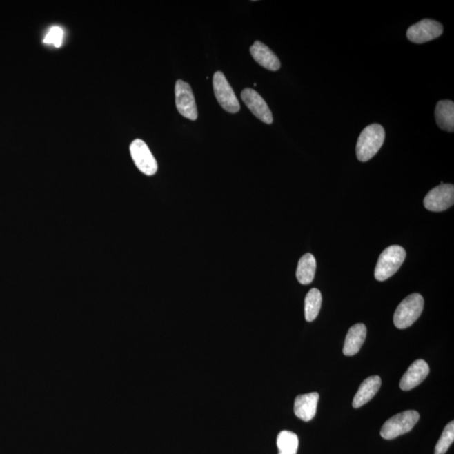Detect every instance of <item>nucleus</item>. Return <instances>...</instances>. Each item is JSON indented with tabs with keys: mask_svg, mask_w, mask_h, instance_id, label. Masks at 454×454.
Returning <instances> with one entry per match:
<instances>
[{
	"mask_svg": "<svg viewBox=\"0 0 454 454\" xmlns=\"http://www.w3.org/2000/svg\"><path fill=\"white\" fill-rule=\"evenodd\" d=\"M386 138L384 127L379 124L369 125L363 130L357 140L356 155L360 161H368L379 151Z\"/></svg>",
	"mask_w": 454,
	"mask_h": 454,
	"instance_id": "nucleus-1",
	"label": "nucleus"
},
{
	"mask_svg": "<svg viewBox=\"0 0 454 454\" xmlns=\"http://www.w3.org/2000/svg\"><path fill=\"white\" fill-rule=\"evenodd\" d=\"M406 250L401 246L393 245L384 250L376 264L375 277L377 280L384 281L393 276L406 259Z\"/></svg>",
	"mask_w": 454,
	"mask_h": 454,
	"instance_id": "nucleus-2",
	"label": "nucleus"
},
{
	"mask_svg": "<svg viewBox=\"0 0 454 454\" xmlns=\"http://www.w3.org/2000/svg\"><path fill=\"white\" fill-rule=\"evenodd\" d=\"M424 307V299L420 294L408 295L399 304L394 315V324L398 329L410 328L417 320Z\"/></svg>",
	"mask_w": 454,
	"mask_h": 454,
	"instance_id": "nucleus-3",
	"label": "nucleus"
},
{
	"mask_svg": "<svg viewBox=\"0 0 454 454\" xmlns=\"http://www.w3.org/2000/svg\"><path fill=\"white\" fill-rule=\"evenodd\" d=\"M420 415L417 411L410 410L394 415L384 423L381 428V437L386 440H395L401 435L409 433L417 424Z\"/></svg>",
	"mask_w": 454,
	"mask_h": 454,
	"instance_id": "nucleus-4",
	"label": "nucleus"
},
{
	"mask_svg": "<svg viewBox=\"0 0 454 454\" xmlns=\"http://www.w3.org/2000/svg\"><path fill=\"white\" fill-rule=\"evenodd\" d=\"M213 88L219 103L227 112L237 113L240 110V103L235 95L232 86L221 72H215L213 77Z\"/></svg>",
	"mask_w": 454,
	"mask_h": 454,
	"instance_id": "nucleus-5",
	"label": "nucleus"
},
{
	"mask_svg": "<svg viewBox=\"0 0 454 454\" xmlns=\"http://www.w3.org/2000/svg\"><path fill=\"white\" fill-rule=\"evenodd\" d=\"M426 210L440 213L449 209L454 203V186L453 184L441 183L428 192L424 198Z\"/></svg>",
	"mask_w": 454,
	"mask_h": 454,
	"instance_id": "nucleus-6",
	"label": "nucleus"
},
{
	"mask_svg": "<svg viewBox=\"0 0 454 454\" xmlns=\"http://www.w3.org/2000/svg\"><path fill=\"white\" fill-rule=\"evenodd\" d=\"M175 101L179 113L190 121L198 117L197 106L192 88L188 83L178 80L175 84Z\"/></svg>",
	"mask_w": 454,
	"mask_h": 454,
	"instance_id": "nucleus-7",
	"label": "nucleus"
},
{
	"mask_svg": "<svg viewBox=\"0 0 454 454\" xmlns=\"http://www.w3.org/2000/svg\"><path fill=\"white\" fill-rule=\"evenodd\" d=\"M444 32L440 22L424 19L407 30L406 37L413 43L422 44L437 39Z\"/></svg>",
	"mask_w": 454,
	"mask_h": 454,
	"instance_id": "nucleus-8",
	"label": "nucleus"
},
{
	"mask_svg": "<svg viewBox=\"0 0 454 454\" xmlns=\"http://www.w3.org/2000/svg\"><path fill=\"white\" fill-rule=\"evenodd\" d=\"M130 152L135 164L142 174L148 176L156 174L157 171V161L144 141L135 140L130 146Z\"/></svg>",
	"mask_w": 454,
	"mask_h": 454,
	"instance_id": "nucleus-9",
	"label": "nucleus"
},
{
	"mask_svg": "<svg viewBox=\"0 0 454 454\" xmlns=\"http://www.w3.org/2000/svg\"><path fill=\"white\" fill-rule=\"evenodd\" d=\"M241 97L242 101L257 119L266 124H272L274 119H273L271 110L267 103L257 91L252 88H245L241 92Z\"/></svg>",
	"mask_w": 454,
	"mask_h": 454,
	"instance_id": "nucleus-10",
	"label": "nucleus"
},
{
	"mask_svg": "<svg viewBox=\"0 0 454 454\" xmlns=\"http://www.w3.org/2000/svg\"><path fill=\"white\" fill-rule=\"evenodd\" d=\"M429 366L422 359L415 361L402 376L399 387L402 391H411L420 384L429 374Z\"/></svg>",
	"mask_w": 454,
	"mask_h": 454,
	"instance_id": "nucleus-11",
	"label": "nucleus"
},
{
	"mask_svg": "<svg viewBox=\"0 0 454 454\" xmlns=\"http://www.w3.org/2000/svg\"><path fill=\"white\" fill-rule=\"evenodd\" d=\"M319 394L313 393L298 395L295 398L294 411L296 417L304 422H310L317 413Z\"/></svg>",
	"mask_w": 454,
	"mask_h": 454,
	"instance_id": "nucleus-12",
	"label": "nucleus"
},
{
	"mask_svg": "<svg viewBox=\"0 0 454 454\" xmlns=\"http://www.w3.org/2000/svg\"><path fill=\"white\" fill-rule=\"evenodd\" d=\"M253 59L268 70L278 71L281 64L278 57L272 50L261 41H255L250 48Z\"/></svg>",
	"mask_w": 454,
	"mask_h": 454,
	"instance_id": "nucleus-13",
	"label": "nucleus"
},
{
	"mask_svg": "<svg viewBox=\"0 0 454 454\" xmlns=\"http://www.w3.org/2000/svg\"><path fill=\"white\" fill-rule=\"evenodd\" d=\"M367 328L363 323H357L350 328L346 336L344 347L345 356H353L359 352L366 338Z\"/></svg>",
	"mask_w": 454,
	"mask_h": 454,
	"instance_id": "nucleus-14",
	"label": "nucleus"
},
{
	"mask_svg": "<svg viewBox=\"0 0 454 454\" xmlns=\"http://www.w3.org/2000/svg\"><path fill=\"white\" fill-rule=\"evenodd\" d=\"M381 386V379L379 376H371L365 379L357 391V394L354 396L353 406L354 408H360L371 401L375 395L378 393Z\"/></svg>",
	"mask_w": 454,
	"mask_h": 454,
	"instance_id": "nucleus-15",
	"label": "nucleus"
},
{
	"mask_svg": "<svg viewBox=\"0 0 454 454\" xmlns=\"http://www.w3.org/2000/svg\"><path fill=\"white\" fill-rule=\"evenodd\" d=\"M435 117L438 126L442 130L453 132L454 130V103L451 101H441L435 110Z\"/></svg>",
	"mask_w": 454,
	"mask_h": 454,
	"instance_id": "nucleus-16",
	"label": "nucleus"
},
{
	"mask_svg": "<svg viewBox=\"0 0 454 454\" xmlns=\"http://www.w3.org/2000/svg\"><path fill=\"white\" fill-rule=\"evenodd\" d=\"M317 269V261L311 253H306L298 263L296 277L299 283L306 286L313 282Z\"/></svg>",
	"mask_w": 454,
	"mask_h": 454,
	"instance_id": "nucleus-17",
	"label": "nucleus"
},
{
	"mask_svg": "<svg viewBox=\"0 0 454 454\" xmlns=\"http://www.w3.org/2000/svg\"><path fill=\"white\" fill-rule=\"evenodd\" d=\"M322 297L320 290L311 288L308 292L305 299V317L307 322H311L317 317L320 313Z\"/></svg>",
	"mask_w": 454,
	"mask_h": 454,
	"instance_id": "nucleus-18",
	"label": "nucleus"
},
{
	"mask_svg": "<svg viewBox=\"0 0 454 454\" xmlns=\"http://www.w3.org/2000/svg\"><path fill=\"white\" fill-rule=\"evenodd\" d=\"M279 454L297 453L299 440L297 435L290 431H282L277 438Z\"/></svg>",
	"mask_w": 454,
	"mask_h": 454,
	"instance_id": "nucleus-19",
	"label": "nucleus"
},
{
	"mask_svg": "<svg viewBox=\"0 0 454 454\" xmlns=\"http://www.w3.org/2000/svg\"><path fill=\"white\" fill-rule=\"evenodd\" d=\"M454 441V422L452 421L445 426L440 440L435 447V454H445Z\"/></svg>",
	"mask_w": 454,
	"mask_h": 454,
	"instance_id": "nucleus-20",
	"label": "nucleus"
},
{
	"mask_svg": "<svg viewBox=\"0 0 454 454\" xmlns=\"http://www.w3.org/2000/svg\"><path fill=\"white\" fill-rule=\"evenodd\" d=\"M63 30L59 26H53L50 29L43 42L45 44H52L55 48H60L63 41Z\"/></svg>",
	"mask_w": 454,
	"mask_h": 454,
	"instance_id": "nucleus-21",
	"label": "nucleus"
}]
</instances>
